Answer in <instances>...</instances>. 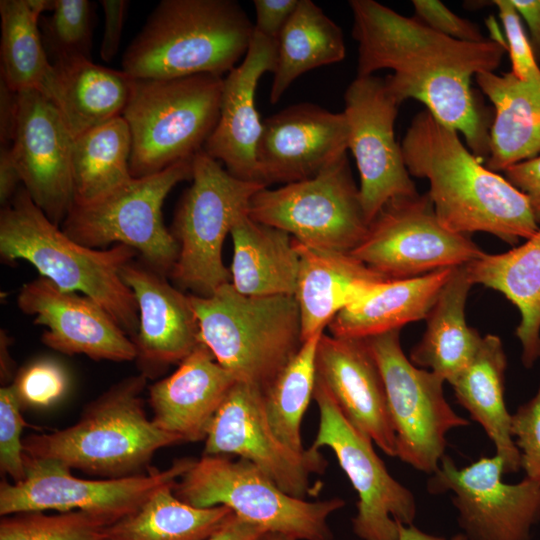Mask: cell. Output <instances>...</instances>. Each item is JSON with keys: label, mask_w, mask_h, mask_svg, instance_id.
Segmentation results:
<instances>
[{"label": "cell", "mask_w": 540, "mask_h": 540, "mask_svg": "<svg viewBox=\"0 0 540 540\" xmlns=\"http://www.w3.org/2000/svg\"><path fill=\"white\" fill-rule=\"evenodd\" d=\"M174 493L198 508L227 506L267 533L295 540H332L327 520L345 505L340 498L306 501L291 496L250 461H233L225 455L193 460L176 482Z\"/></svg>", "instance_id": "obj_9"}, {"label": "cell", "mask_w": 540, "mask_h": 540, "mask_svg": "<svg viewBox=\"0 0 540 540\" xmlns=\"http://www.w3.org/2000/svg\"><path fill=\"white\" fill-rule=\"evenodd\" d=\"M223 77L134 79L122 113L131 134L130 173H158L203 150L220 111Z\"/></svg>", "instance_id": "obj_7"}, {"label": "cell", "mask_w": 540, "mask_h": 540, "mask_svg": "<svg viewBox=\"0 0 540 540\" xmlns=\"http://www.w3.org/2000/svg\"><path fill=\"white\" fill-rule=\"evenodd\" d=\"M21 404L12 384L0 389V470L13 479V483L25 479V452L21 433L27 425L21 412Z\"/></svg>", "instance_id": "obj_42"}, {"label": "cell", "mask_w": 540, "mask_h": 540, "mask_svg": "<svg viewBox=\"0 0 540 540\" xmlns=\"http://www.w3.org/2000/svg\"><path fill=\"white\" fill-rule=\"evenodd\" d=\"M380 369L392 425L396 456L433 474L445 455L446 434L469 425L448 404L440 376L415 366L403 352L400 330L365 339Z\"/></svg>", "instance_id": "obj_12"}, {"label": "cell", "mask_w": 540, "mask_h": 540, "mask_svg": "<svg viewBox=\"0 0 540 540\" xmlns=\"http://www.w3.org/2000/svg\"><path fill=\"white\" fill-rule=\"evenodd\" d=\"M498 10L506 37L507 52L511 60V73L520 80L540 79V67L522 19L510 0H493Z\"/></svg>", "instance_id": "obj_43"}, {"label": "cell", "mask_w": 540, "mask_h": 540, "mask_svg": "<svg viewBox=\"0 0 540 540\" xmlns=\"http://www.w3.org/2000/svg\"><path fill=\"white\" fill-rule=\"evenodd\" d=\"M11 384L21 406L43 408L64 395L68 380L58 363L40 359L21 368Z\"/></svg>", "instance_id": "obj_41"}, {"label": "cell", "mask_w": 540, "mask_h": 540, "mask_svg": "<svg viewBox=\"0 0 540 540\" xmlns=\"http://www.w3.org/2000/svg\"><path fill=\"white\" fill-rule=\"evenodd\" d=\"M475 80L494 107L486 167L503 172L540 155V79L511 72L478 74Z\"/></svg>", "instance_id": "obj_27"}, {"label": "cell", "mask_w": 540, "mask_h": 540, "mask_svg": "<svg viewBox=\"0 0 540 540\" xmlns=\"http://www.w3.org/2000/svg\"><path fill=\"white\" fill-rule=\"evenodd\" d=\"M507 357L497 335L482 336L469 365L451 384L459 404L478 422L501 457L504 473L521 468V455L511 433V414L504 398Z\"/></svg>", "instance_id": "obj_32"}, {"label": "cell", "mask_w": 540, "mask_h": 540, "mask_svg": "<svg viewBox=\"0 0 540 540\" xmlns=\"http://www.w3.org/2000/svg\"><path fill=\"white\" fill-rule=\"evenodd\" d=\"M111 519L85 512H23L1 516L0 540H108Z\"/></svg>", "instance_id": "obj_39"}, {"label": "cell", "mask_w": 540, "mask_h": 540, "mask_svg": "<svg viewBox=\"0 0 540 540\" xmlns=\"http://www.w3.org/2000/svg\"><path fill=\"white\" fill-rule=\"evenodd\" d=\"M192 462L191 458H182L164 470L88 480L73 476L71 468L58 460L25 454V479L17 483L2 479L0 483V514L85 511L115 522L135 511L160 488L176 483Z\"/></svg>", "instance_id": "obj_13"}, {"label": "cell", "mask_w": 540, "mask_h": 540, "mask_svg": "<svg viewBox=\"0 0 540 540\" xmlns=\"http://www.w3.org/2000/svg\"><path fill=\"white\" fill-rule=\"evenodd\" d=\"M137 254L123 244L93 249L77 243L48 219L24 186L1 209V259L27 261L59 289L88 296L132 340L139 327L138 307L121 269Z\"/></svg>", "instance_id": "obj_3"}, {"label": "cell", "mask_w": 540, "mask_h": 540, "mask_svg": "<svg viewBox=\"0 0 540 540\" xmlns=\"http://www.w3.org/2000/svg\"><path fill=\"white\" fill-rule=\"evenodd\" d=\"M189 296L201 342L237 381L262 393L303 344L294 296H246L231 283Z\"/></svg>", "instance_id": "obj_6"}, {"label": "cell", "mask_w": 540, "mask_h": 540, "mask_svg": "<svg viewBox=\"0 0 540 540\" xmlns=\"http://www.w3.org/2000/svg\"><path fill=\"white\" fill-rule=\"evenodd\" d=\"M42 21V40L53 65L91 59L94 10L88 0H53Z\"/></svg>", "instance_id": "obj_40"}, {"label": "cell", "mask_w": 540, "mask_h": 540, "mask_svg": "<svg viewBox=\"0 0 540 540\" xmlns=\"http://www.w3.org/2000/svg\"><path fill=\"white\" fill-rule=\"evenodd\" d=\"M193 158L127 183L91 204L74 205L61 224L62 231L77 243L106 249L111 244L133 248L142 260L169 276L179 254L178 243L164 225L162 206L180 182L191 180Z\"/></svg>", "instance_id": "obj_10"}, {"label": "cell", "mask_w": 540, "mask_h": 540, "mask_svg": "<svg viewBox=\"0 0 540 540\" xmlns=\"http://www.w3.org/2000/svg\"><path fill=\"white\" fill-rule=\"evenodd\" d=\"M471 282L503 294L520 314L515 334L521 360L531 368L540 358V227L519 246L484 253L466 264Z\"/></svg>", "instance_id": "obj_29"}, {"label": "cell", "mask_w": 540, "mask_h": 540, "mask_svg": "<svg viewBox=\"0 0 540 540\" xmlns=\"http://www.w3.org/2000/svg\"><path fill=\"white\" fill-rule=\"evenodd\" d=\"M11 343V338L5 330L0 332V349H1V381L7 382L12 378V359L8 352V345Z\"/></svg>", "instance_id": "obj_53"}, {"label": "cell", "mask_w": 540, "mask_h": 540, "mask_svg": "<svg viewBox=\"0 0 540 540\" xmlns=\"http://www.w3.org/2000/svg\"><path fill=\"white\" fill-rule=\"evenodd\" d=\"M191 180L170 229L179 254L169 276L190 294L209 296L231 283L230 270L222 258L224 240L248 214L252 197L267 186L232 175L204 150L193 157Z\"/></svg>", "instance_id": "obj_8"}, {"label": "cell", "mask_w": 540, "mask_h": 540, "mask_svg": "<svg viewBox=\"0 0 540 540\" xmlns=\"http://www.w3.org/2000/svg\"><path fill=\"white\" fill-rule=\"evenodd\" d=\"M18 117V93L0 79V142L11 145Z\"/></svg>", "instance_id": "obj_50"}, {"label": "cell", "mask_w": 540, "mask_h": 540, "mask_svg": "<svg viewBox=\"0 0 540 540\" xmlns=\"http://www.w3.org/2000/svg\"><path fill=\"white\" fill-rule=\"evenodd\" d=\"M503 461L495 454L458 468L444 455L431 474L432 494L452 492L458 523L468 540H530L540 520V481L503 482Z\"/></svg>", "instance_id": "obj_16"}, {"label": "cell", "mask_w": 540, "mask_h": 540, "mask_svg": "<svg viewBox=\"0 0 540 540\" xmlns=\"http://www.w3.org/2000/svg\"><path fill=\"white\" fill-rule=\"evenodd\" d=\"M266 534L259 526L239 518L234 513L219 531L205 540H263Z\"/></svg>", "instance_id": "obj_51"}, {"label": "cell", "mask_w": 540, "mask_h": 540, "mask_svg": "<svg viewBox=\"0 0 540 540\" xmlns=\"http://www.w3.org/2000/svg\"><path fill=\"white\" fill-rule=\"evenodd\" d=\"M511 433L526 477L540 481V384L536 394L511 415Z\"/></svg>", "instance_id": "obj_44"}, {"label": "cell", "mask_w": 540, "mask_h": 540, "mask_svg": "<svg viewBox=\"0 0 540 540\" xmlns=\"http://www.w3.org/2000/svg\"><path fill=\"white\" fill-rule=\"evenodd\" d=\"M275 63L276 41L254 30L245 57L223 78L219 118L203 148L229 173L243 180L261 182L256 149L263 122L256 109L255 93L260 78L266 72L273 73Z\"/></svg>", "instance_id": "obj_24"}, {"label": "cell", "mask_w": 540, "mask_h": 540, "mask_svg": "<svg viewBox=\"0 0 540 540\" xmlns=\"http://www.w3.org/2000/svg\"><path fill=\"white\" fill-rule=\"evenodd\" d=\"M174 484L107 527L108 540H205L233 516L227 506L198 508L180 500Z\"/></svg>", "instance_id": "obj_36"}, {"label": "cell", "mask_w": 540, "mask_h": 540, "mask_svg": "<svg viewBox=\"0 0 540 540\" xmlns=\"http://www.w3.org/2000/svg\"><path fill=\"white\" fill-rule=\"evenodd\" d=\"M351 150L360 176V197L368 223L390 200L418 194L395 139L400 104L385 79L358 77L344 94Z\"/></svg>", "instance_id": "obj_17"}, {"label": "cell", "mask_w": 540, "mask_h": 540, "mask_svg": "<svg viewBox=\"0 0 540 540\" xmlns=\"http://www.w3.org/2000/svg\"><path fill=\"white\" fill-rule=\"evenodd\" d=\"M254 24L233 0H162L132 40L122 70L134 79L222 77L250 46Z\"/></svg>", "instance_id": "obj_4"}, {"label": "cell", "mask_w": 540, "mask_h": 540, "mask_svg": "<svg viewBox=\"0 0 540 540\" xmlns=\"http://www.w3.org/2000/svg\"><path fill=\"white\" fill-rule=\"evenodd\" d=\"M316 380L344 416L391 457L396 456L384 381L365 339L321 334L315 357Z\"/></svg>", "instance_id": "obj_22"}, {"label": "cell", "mask_w": 540, "mask_h": 540, "mask_svg": "<svg viewBox=\"0 0 540 540\" xmlns=\"http://www.w3.org/2000/svg\"><path fill=\"white\" fill-rule=\"evenodd\" d=\"M134 294L139 327L133 342L141 373L156 376L180 363L201 342L198 320L189 294L172 286L167 276L134 260L121 269Z\"/></svg>", "instance_id": "obj_23"}, {"label": "cell", "mask_w": 540, "mask_h": 540, "mask_svg": "<svg viewBox=\"0 0 540 540\" xmlns=\"http://www.w3.org/2000/svg\"><path fill=\"white\" fill-rule=\"evenodd\" d=\"M248 215L301 245L336 252L350 253L369 226L347 154L312 178L261 189Z\"/></svg>", "instance_id": "obj_11"}, {"label": "cell", "mask_w": 540, "mask_h": 540, "mask_svg": "<svg viewBox=\"0 0 540 540\" xmlns=\"http://www.w3.org/2000/svg\"><path fill=\"white\" fill-rule=\"evenodd\" d=\"M349 6L357 76L391 69L385 84L400 105L408 99L421 102L437 120L460 132L477 158H487L492 121L471 80L495 72L507 52L506 42L500 37L455 40L374 0H351Z\"/></svg>", "instance_id": "obj_1"}, {"label": "cell", "mask_w": 540, "mask_h": 540, "mask_svg": "<svg viewBox=\"0 0 540 540\" xmlns=\"http://www.w3.org/2000/svg\"><path fill=\"white\" fill-rule=\"evenodd\" d=\"M294 243L299 254L294 298L303 342L324 332L341 310L389 280L351 253L314 249L295 240Z\"/></svg>", "instance_id": "obj_26"}, {"label": "cell", "mask_w": 540, "mask_h": 540, "mask_svg": "<svg viewBox=\"0 0 540 540\" xmlns=\"http://www.w3.org/2000/svg\"><path fill=\"white\" fill-rule=\"evenodd\" d=\"M104 12V33L101 42L100 56L109 62L117 54L129 5L126 0H101Z\"/></svg>", "instance_id": "obj_48"}, {"label": "cell", "mask_w": 540, "mask_h": 540, "mask_svg": "<svg viewBox=\"0 0 540 540\" xmlns=\"http://www.w3.org/2000/svg\"><path fill=\"white\" fill-rule=\"evenodd\" d=\"M449 540H468L463 533L452 536Z\"/></svg>", "instance_id": "obj_56"}, {"label": "cell", "mask_w": 540, "mask_h": 540, "mask_svg": "<svg viewBox=\"0 0 540 540\" xmlns=\"http://www.w3.org/2000/svg\"><path fill=\"white\" fill-rule=\"evenodd\" d=\"M389 280L466 265L485 252L468 235L443 227L427 195L387 202L350 252Z\"/></svg>", "instance_id": "obj_14"}, {"label": "cell", "mask_w": 540, "mask_h": 540, "mask_svg": "<svg viewBox=\"0 0 540 540\" xmlns=\"http://www.w3.org/2000/svg\"><path fill=\"white\" fill-rule=\"evenodd\" d=\"M73 136L59 108L37 90L18 92L11 150L33 202L60 226L74 203Z\"/></svg>", "instance_id": "obj_19"}, {"label": "cell", "mask_w": 540, "mask_h": 540, "mask_svg": "<svg viewBox=\"0 0 540 540\" xmlns=\"http://www.w3.org/2000/svg\"><path fill=\"white\" fill-rule=\"evenodd\" d=\"M401 148L409 174L428 181L427 195L446 229L485 232L511 245L539 229L527 196L482 165L458 132L428 110L413 117Z\"/></svg>", "instance_id": "obj_2"}, {"label": "cell", "mask_w": 540, "mask_h": 540, "mask_svg": "<svg viewBox=\"0 0 540 540\" xmlns=\"http://www.w3.org/2000/svg\"><path fill=\"white\" fill-rule=\"evenodd\" d=\"M131 134L122 116L74 138L71 155L73 206L91 204L127 183Z\"/></svg>", "instance_id": "obj_37"}, {"label": "cell", "mask_w": 540, "mask_h": 540, "mask_svg": "<svg viewBox=\"0 0 540 540\" xmlns=\"http://www.w3.org/2000/svg\"><path fill=\"white\" fill-rule=\"evenodd\" d=\"M147 379L143 373L129 376L87 404L75 424L23 439L25 454L108 479L144 474L158 450L184 442L147 418Z\"/></svg>", "instance_id": "obj_5"}, {"label": "cell", "mask_w": 540, "mask_h": 540, "mask_svg": "<svg viewBox=\"0 0 540 540\" xmlns=\"http://www.w3.org/2000/svg\"><path fill=\"white\" fill-rule=\"evenodd\" d=\"M17 305L35 324L46 327L41 341L56 351L115 362L137 357L132 339L102 306L86 295L59 289L45 277L23 285Z\"/></svg>", "instance_id": "obj_21"}, {"label": "cell", "mask_w": 540, "mask_h": 540, "mask_svg": "<svg viewBox=\"0 0 540 540\" xmlns=\"http://www.w3.org/2000/svg\"><path fill=\"white\" fill-rule=\"evenodd\" d=\"M253 4L256 13L254 30L276 41L298 0H254Z\"/></svg>", "instance_id": "obj_46"}, {"label": "cell", "mask_w": 540, "mask_h": 540, "mask_svg": "<svg viewBox=\"0 0 540 540\" xmlns=\"http://www.w3.org/2000/svg\"><path fill=\"white\" fill-rule=\"evenodd\" d=\"M504 177L524 193L540 224V155L508 167Z\"/></svg>", "instance_id": "obj_47"}, {"label": "cell", "mask_w": 540, "mask_h": 540, "mask_svg": "<svg viewBox=\"0 0 540 540\" xmlns=\"http://www.w3.org/2000/svg\"><path fill=\"white\" fill-rule=\"evenodd\" d=\"M414 17L432 30L464 42H483L480 28L473 22L464 19L438 0H413Z\"/></svg>", "instance_id": "obj_45"}, {"label": "cell", "mask_w": 540, "mask_h": 540, "mask_svg": "<svg viewBox=\"0 0 540 540\" xmlns=\"http://www.w3.org/2000/svg\"><path fill=\"white\" fill-rule=\"evenodd\" d=\"M236 382L200 342L170 376L149 387L151 420L184 442L204 441L213 417Z\"/></svg>", "instance_id": "obj_25"}, {"label": "cell", "mask_w": 540, "mask_h": 540, "mask_svg": "<svg viewBox=\"0 0 540 540\" xmlns=\"http://www.w3.org/2000/svg\"><path fill=\"white\" fill-rule=\"evenodd\" d=\"M61 92V111L73 138L122 116L134 78L80 59L53 65Z\"/></svg>", "instance_id": "obj_35"}, {"label": "cell", "mask_w": 540, "mask_h": 540, "mask_svg": "<svg viewBox=\"0 0 540 540\" xmlns=\"http://www.w3.org/2000/svg\"><path fill=\"white\" fill-rule=\"evenodd\" d=\"M322 333L304 341L295 356L262 393L270 428L285 446L297 453L306 451L302 443L301 423L313 397L316 349Z\"/></svg>", "instance_id": "obj_38"}, {"label": "cell", "mask_w": 540, "mask_h": 540, "mask_svg": "<svg viewBox=\"0 0 540 540\" xmlns=\"http://www.w3.org/2000/svg\"><path fill=\"white\" fill-rule=\"evenodd\" d=\"M454 268L379 283L334 317L331 335L367 339L426 319Z\"/></svg>", "instance_id": "obj_28"}, {"label": "cell", "mask_w": 540, "mask_h": 540, "mask_svg": "<svg viewBox=\"0 0 540 540\" xmlns=\"http://www.w3.org/2000/svg\"><path fill=\"white\" fill-rule=\"evenodd\" d=\"M22 183L21 173L12 154L11 145L0 147V203L6 206Z\"/></svg>", "instance_id": "obj_49"}, {"label": "cell", "mask_w": 540, "mask_h": 540, "mask_svg": "<svg viewBox=\"0 0 540 540\" xmlns=\"http://www.w3.org/2000/svg\"><path fill=\"white\" fill-rule=\"evenodd\" d=\"M517 13L527 24L530 43L540 62V0H510Z\"/></svg>", "instance_id": "obj_52"}, {"label": "cell", "mask_w": 540, "mask_h": 540, "mask_svg": "<svg viewBox=\"0 0 540 540\" xmlns=\"http://www.w3.org/2000/svg\"><path fill=\"white\" fill-rule=\"evenodd\" d=\"M345 114L309 102L289 106L263 121L256 149L259 179L293 183L319 174L347 154Z\"/></svg>", "instance_id": "obj_20"}, {"label": "cell", "mask_w": 540, "mask_h": 540, "mask_svg": "<svg viewBox=\"0 0 540 540\" xmlns=\"http://www.w3.org/2000/svg\"><path fill=\"white\" fill-rule=\"evenodd\" d=\"M345 54L341 28L313 1L298 0L276 40L270 102L277 103L304 73L340 62Z\"/></svg>", "instance_id": "obj_34"}, {"label": "cell", "mask_w": 540, "mask_h": 540, "mask_svg": "<svg viewBox=\"0 0 540 540\" xmlns=\"http://www.w3.org/2000/svg\"><path fill=\"white\" fill-rule=\"evenodd\" d=\"M474 284L466 265L455 267L426 317V329L410 352V361L452 384L475 356L482 336L466 321V303Z\"/></svg>", "instance_id": "obj_30"}, {"label": "cell", "mask_w": 540, "mask_h": 540, "mask_svg": "<svg viewBox=\"0 0 540 540\" xmlns=\"http://www.w3.org/2000/svg\"><path fill=\"white\" fill-rule=\"evenodd\" d=\"M233 259L231 284L252 297L294 296L299 254L287 232L242 216L230 232Z\"/></svg>", "instance_id": "obj_31"}, {"label": "cell", "mask_w": 540, "mask_h": 540, "mask_svg": "<svg viewBox=\"0 0 540 540\" xmlns=\"http://www.w3.org/2000/svg\"><path fill=\"white\" fill-rule=\"evenodd\" d=\"M263 540H295L289 536L278 533H267Z\"/></svg>", "instance_id": "obj_55"}, {"label": "cell", "mask_w": 540, "mask_h": 540, "mask_svg": "<svg viewBox=\"0 0 540 540\" xmlns=\"http://www.w3.org/2000/svg\"><path fill=\"white\" fill-rule=\"evenodd\" d=\"M313 398L320 414L311 448L328 447L357 492L354 533L361 540H398V524L413 525L416 502L411 491L394 479L376 454L372 440L344 416L316 380Z\"/></svg>", "instance_id": "obj_15"}, {"label": "cell", "mask_w": 540, "mask_h": 540, "mask_svg": "<svg viewBox=\"0 0 540 540\" xmlns=\"http://www.w3.org/2000/svg\"><path fill=\"white\" fill-rule=\"evenodd\" d=\"M53 0H1V76L14 92L37 90L58 108L61 92L38 27L39 17L51 11Z\"/></svg>", "instance_id": "obj_33"}, {"label": "cell", "mask_w": 540, "mask_h": 540, "mask_svg": "<svg viewBox=\"0 0 540 540\" xmlns=\"http://www.w3.org/2000/svg\"><path fill=\"white\" fill-rule=\"evenodd\" d=\"M397 524L399 531L398 540H444L442 537L423 532L414 525H404L400 522H397Z\"/></svg>", "instance_id": "obj_54"}, {"label": "cell", "mask_w": 540, "mask_h": 540, "mask_svg": "<svg viewBox=\"0 0 540 540\" xmlns=\"http://www.w3.org/2000/svg\"><path fill=\"white\" fill-rule=\"evenodd\" d=\"M203 455L236 454L257 466L287 494L304 499L312 474L327 465L319 450L297 453L273 433L262 392L237 381L218 408L204 440Z\"/></svg>", "instance_id": "obj_18"}]
</instances>
